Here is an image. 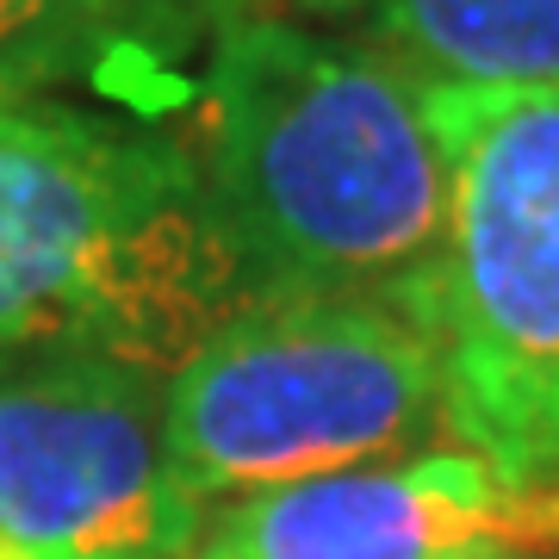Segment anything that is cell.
Returning a JSON list of instances; mask_svg holds the SVG:
<instances>
[{
    "label": "cell",
    "mask_w": 559,
    "mask_h": 559,
    "mask_svg": "<svg viewBox=\"0 0 559 559\" xmlns=\"http://www.w3.org/2000/svg\"><path fill=\"white\" fill-rule=\"evenodd\" d=\"M0 559H38V554H25L20 540H7V535H0Z\"/></svg>",
    "instance_id": "obj_10"
},
{
    "label": "cell",
    "mask_w": 559,
    "mask_h": 559,
    "mask_svg": "<svg viewBox=\"0 0 559 559\" xmlns=\"http://www.w3.org/2000/svg\"><path fill=\"white\" fill-rule=\"evenodd\" d=\"M237 305L187 138L131 106L0 94V360L75 348L168 380Z\"/></svg>",
    "instance_id": "obj_2"
},
{
    "label": "cell",
    "mask_w": 559,
    "mask_h": 559,
    "mask_svg": "<svg viewBox=\"0 0 559 559\" xmlns=\"http://www.w3.org/2000/svg\"><path fill=\"white\" fill-rule=\"evenodd\" d=\"M280 13L367 44L429 87H559V0H280Z\"/></svg>",
    "instance_id": "obj_7"
},
{
    "label": "cell",
    "mask_w": 559,
    "mask_h": 559,
    "mask_svg": "<svg viewBox=\"0 0 559 559\" xmlns=\"http://www.w3.org/2000/svg\"><path fill=\"white\" fill-rule=\"evenodd\" d=\"M124 7V38H131V57H138L143 81H150V100H175L180 94V62L193 50H212V44L230 32L237 20L261 13V0H119Z\"/></svg>",
    "instance_id": "obj_9"
},
{
    "label": "cell",
    "mask_w": 559,
    "mask_h": 559,
    "mask_svg": "<svg viewBox=\"0 0 559 559\" xmlns=\"http://www.w3.org/2000/svg\"><path fill=\"white\" fill-rule=\"evenodd\" d=\"M75 81L156 119L119 0H0V94H62Z\"/></svg>",
    "instance_id": "obj_8"
},
{
    "label": "cell",
    "mask_w": 559,
    "mask_h": 559,
    "mask_svg": "<svg viewBox=\"0 0 559 559\" xmlns=\"http://www.w3.org/2000/svg\"><path fill=\"white\" fill-rule=\"evenodd\" d=\"M200 528L162 373L75 348L0 360V535L38 559H193Z\"/></svg>",
    "instance_id": "obj_5"
},
{
    "label": "cell",
    "mask_w": 559,
    "mask_h": 559,
    "mask_svg": "<svg viewBox=\"0 0 559 559\" xmlns=\"http://www.w3.org/2000/svg\"><path fill=\"white\" fill-rule=\"evenodd\" d=\"M429 119L448 150L429 293L448 448L559 485V87H429Z\"/></svg>",
    "instance_id": "obj_4"
},
{
    "label": "cell",
    "mask_w": 559,
    "mask_h": 559,
    "mask_svg": "<svg viewBox=\"0 0 559 559\" xmlns=\"http://www.w3.org/2000/svg\"><path fill=\"white\" fill-rule=\"evenodd\" d=\"M193 559H559V485L423 448L218 503Z\"/></svg>",
    "instance_id": "obj_6"
},
{
    "label": "cell",
    "mask_w": 559,
    "mask_h": 559,
    "mask_svg": "<svg viewBox=\"0 0 559 559\" xmlns=\"http://www.w3.org/2000/svg\"><path fill=\"white\" fill-rule=\"evenodd\" d=\"M423 448H448V385L404 305L249 299L168 373V454L205 510Z\"/></svg>",
    "instance_id": "obj_3"
},
{
    "label": "cell",
    "mask_w": 559,
    "mask_h": 559,
    "mask_svg": "<svg viewBox=\"0 0 559 559\" xmlns=\"http://www.w3.org/2000/svg\"><path fill=\"white\" fill-rule=\"evenodd\" d=\"M193 162L249 299H380L429 318L448 150L429 87L293 13H249L205 50Z\"/></svg>",
    "instance_id": "obj_1"
}]
</instances>
